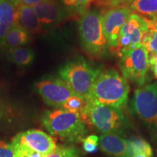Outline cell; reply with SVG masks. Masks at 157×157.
Returning <instances> with one entry per match:
<instances>
[{
	"instance_id": "1",
	"label": "cell",
	"mask_w": 157,
	"mask_h": 157,
	"mask_svg": "<svg viewBox=\"0 0 157 157\" xmlns=\"http://www.w3.org/2000/svg\"><path fill=\"white\" fill-rule=\"evenodd\" d=\"M129 86L114 69L101 71L94 82L88 101L121 109L127 104Z\"/></svg>"
},
{
	"instance_id": "2",
	"label": "cell",
	"mask_w": 157,
	"mask_h": 157,
	"mask_svg": "<svg viewBox=\"0 0 157 157\" xmlns=\"http://www.w3.org/2000/svg\"><path fill=\"white\" fill-rule=\"evenodd\" d=\"M41 119L50 135L66 143H80L87 137V125L78 113L56 109L45 111Z\"/></svg>"
},
{
	"instance_id": "3",
	"label": "cell",
	"mask_w": 157,
	"mask_h": 157,
	"mask_svg": "<svg viewBox=\"0 0 157 157\" xmlns=\"http://www.w3.org/2000/svg\"><path fill=\"white\" fill-rule=\"evenodd\" d=\"M80 116L86 124L102 134L113 133L122 136L129 127L128 120L121 109L88 101Z\"/></svg>"
},
{
	"instance_id": "4",
	"label": "cell",
	"mask_w": 157,
	"mask_h": 157,
	"mask_svg": "<svg viewBox=\"0 0 157 157\" xmlns=\"http://www.w3.org/2000/svg\"><path fill=\"white\" fill-rule=\"evenodd\" d=\"M101 73L83 58H78L66 63L59 71L60 78L68 84L76 96L89 99L92 87Z\"/></svg>"
},
{
	"instance_id": "5",
	"label": "cell",
	"mask_w": 157,
	"mask_h": 157,
	"mask_svg": "<svg viewBox=\"0 0 157 157\" xmlns=\"http://www.w3.org/2000/svg\"><path fill=\"white\" fill-rule=\"evenodd\" d=\"M78 29L82 48L88 54L101 57L109 48L101 25V15L97 10H88L78 21Z\"/></svg>"
},
{
	"instance_id": "6",
	"label": "cell",
	"mask_w": 157,
	"mask_h": 157,
	"mask_svg": "<svg viewBox=\"0 0 157 157\" xmlns=\"http://www.w3.org/2000/svg\"><path fill=\"white\" fill-rule=\"evenodd\" d=\"M131 105L148 129L151 140L157 143V82L137 88Z\"/></svg>"
},
{
	"instance_id": "7",
	"label": "cell",
	"mask_w": 157,
	"mask_h": 157,
	"mask_svg": "<svg viewBox=\"0 0 157 157\" xmlns=\"http://www.w3.org/2000/svg\"><path fill=\"white\" fill-rule=\"evenodd\" d=\"M119 67L126 79L139 87L144 85L149 68L146 48L139 47L124 52L119 57Z\"/></svg>"
},
{
	"instance_id": "8",
	"label": "cell",
	"mask_w": 157,
	"mask_h": 157,
	"mask_svg": "<svg viewBox=\"0 0 157 157\" xmlns=\"http://www.w3.org/2000/svg\"><path fill=\"white\" fill-rule=\"evenodd\" d=\"M132 13V11L127 6L106 8L101 13L103 35L106 39L109 48L113 52L117 46L121 27Z\"/></svg>"
},
{
	"instance_id": "9",
	"label": "cell",
	"mask_w": 157,
	"mask_h": 157,
	"mask_svg": "<svg viewBox=\"0 0 157 157\" xmlns=\"http://www.w3.org/2000/svg\"><path fill=\"white\" fill-rule=\"evenodd\" d=\"M36 88L44 103L55 109H61L68 98L75 95L61 78H44L37 82Z\"/></svg>"
},
{
	"instance_id": "10",
	"label": "cell",
	"mask_w": 157,
	"mask_h": 157,
	"mask_svg": "<svg viewBox=\"0 0 157 157\" xmlns=\"http://www.w3.org/2000/svg\"><path fill=\"white\" fill-rule=\"evenodd\" d=\"M11 143H23L46 156L52 154L57 147L54 137L39 129H29L20 132L13 137Z\"/></svg>"
},
{
	"instance_id": "11",
	"label": "cell",
	"mask_w": 157,
	"mask_h": 157,
	"mask_svg": "<svg viewBox=\"0 0 157 157\" xmlns=\"http://www.w3.org/2000/svg\"><path fill=\"white\" fill-rule=\"evenodd\" d=\"M32 7L42 26L58 25L73 15L56 0H46Z\"/></svg>"
},
{
	"instance_id": "12",
	"label": "cell",
	"mask_w": 157,
	"mask_h": 157,
	"mask_svg": "<svg viewBox=\"0 0 157 157\" xmlns=\"http://www.w3.org/2000/svg\"><path fill=\"white\" fill-rule=\"evenodd\" d=\"M99 146L104 153L113 157H132L128 140L119 135L102 134L99 137Z\"/></svg>"
},
{
	"instance_id": "13",
	"label": "cell",
	"mask_w": 157,
	"mask_h": 157,
	"mask_svg": "<svg viewBox=\"0 0 157 157\" xmlns=\"http://www.w3.org/2000/svg\"><path fill=\"white\" fill-rule=\"evenodd\" d=\"M18 3L16 0H0V46L10 29L17 23Z\"/></svg>"
},
{
	"instance_id": "14",
	"label": "cell",
	"mask_w": 157,
	"mask_h": 157,
	"mask_svg": "<svg viewBox=\"0 0 157 157\" xmlns=\"http://www.w3.org/2000/svg\"><path fill=\"white\" fill-rule=\"evenodd\" d=\"M17 23L30 34H33L40 33L43 27L34 9L31 6L18 5Z\"/></svg>"
},
{
	"instance_id": "15",
	"label": "cell",
	"mask_w": 157,
	"mask_h": 157,
	"mask_svg": "<svg viewBox=\"0 0 157 157\" xmlns=\"http://www.w3.org/2000/svg\"><path fill=\"white\" fill-rule=\"evenodd\" d=\"M31 34L21 25L16 23L10 29L4 39L2 47L9 49L23 47L28 44Z\"/></svg>"
},
{
	"instance_id": "16",
	"label": "cell",
	"mask_w": 157,
	"mask_h": 157,
	"mask_svg": "<svg viewBox=\"0 0 157 157\" xmlns=\"http://www.w3.org/2000/svg\"><path fill=\"white\" fill-rule=\"evenodd\" d=\"M129 8L148 21H157V0H134Z\"/></svg>"
},
{
	"instance_id": "17",
	"label": "cell",
	"mask_w": 157,
	"mask_h": 157,
	"mask_svg": "<svg viewBox=\"0 0 157 157\" xmlns=\"http://www.w3.org/2000/svg\"><path fill=\"white\" fill-rule=\"evenodd\" d=\"M8 56L11 61L20 66H27L32 63L35 58V52L30 48L20 47L8 50Z\"/></svg>"
},
{
	"instance_id": "18",
	"label": "cell",
	"mask_w": 157,
	"mask_h": 157,
	"mask_svg": "<svg viewBox=\"0 0 157 157\" xmlns=\"http://www.w3.org/2000/svg\"><path fill=\"white\" fill-rule=\"evenodd\" d=\"M129 151L132 156L136 154H142L148 157L153 156L152 148L150 144L142 138L133 137L128 140Z\"/></svg>"
},
{
	"instance_id": "19",
	"label": "cell",
	"mask_w": 157,
	"mask_h": 157,
	"mask_svg": "<svg viewBox=\"0 0 157 157\" xmlns=\"http://www.w3.org/2000/svg\"><path fill=\"white\" fill-rule=\"evenodd\" d=\"M60 4L64 6L71 14L82 15L87 11L90 4L93 0H59Z\"/></svg>"
},
{
	"instance_id": "20",
	"label": "cell",
	"mask_w": 157,
	"mask_h": 157,
	"mask_svg": "<svg viewBox=\"0 0 157 157\" xmlns=\"http://www.w3.org/2000/svg\"><path fill=\"white\" fill-rule=\"evenodd\" d=\"M87 104V100H84L83 98L78 97V96L73 95L65 102L63 105L60 109L70 111V112L78 113L80 115L85 109Z\"/></svg>"
},
{
	"instance_id": "21",
	"label": "cell",
	"mask_w": 157,
	"mask_h": 157,
	"mask_svg": "<svg viewBox=\"0 0 157 157\" xmlns=\"http://www.w3.org/2000/svg\"><path fill=\"white\" fill-rule=\"evenodd\" d=\"M14 149L15 157H46L23 143H10Z\"/></svg>"
},
{
	"instance_id": "22",
	"label": "cell",
	"mask_w": 157,
	"mask_h": 157,
	"mask_svg": "<svg viewBox=\"0 0 157 157\" xmlns=\"http://www.w3.org/2000/svg\"><path fill=\"white\" fill-rule=\"evenodd\" d=\"M79 149L74 146H58L52 154L46 157H79Z\"/></svg>"
},
{
	"instance_id": "23",
	"label": "cell",
	"mask_w": 157,
	"mask_h": 157,
	"mask_svg": "<svg viewBox=\"0 0 157 157\" xmlns=\"http://www.w3.org/2000/svg\"><path fill=\"white\" fill-rule=\"evenodd\" d=\"M83 148L87 153H93L98 150L99 146V137L97 135H89L82 140Z\"/></svg>"
},
{
	"instance_id": "24",
	"label": "cell",
	"mask_w": 157,
	"mask_h": 157,
	"mask_svg": "<svg viewBox=\"0 0 157 157\" xmlns=\"http://www.w3.org/2000/svg\"><path fill=\"white\" fill-rule=\"evenodd\" d=\"M134 0H98L97 4L101 7L105 8L120 7V6H127L132 4Z\"/></svg>"
},
{
	"instance_id": "25",
	"label": "cell",
	"mask_w": 157,
	"mask_h": 157,
	"mask_svg": "<svg viewBox=\"0 0 157 157\" xmlns=\"http://www.w3.org/2000/svg\"><path fill=\"white\" fill-rule=\"evenodd\" d=\"M0 157H15L14 149L11 144L0 140Z\"/></svg>"
},
{
	"instance_id": "26",
	"label": "cell",
	"mask_w": 157,
	"mask_h": 157,
	"mask_svg": "<svg viewBox=\"0 0 157 157\" xmlns=\"http://www.w3.org/2000/svg\"><path fill=\"white\" fill-rule=\"evenodd\" d=\"M154 33L155 31L151 30H148L146 32L143 33L140 41V46L146 48L148 43L152 40L153 37L154 36Z\"/></svg>"
},
{
	"instance_id": "27",
	"label": "cell",
	"mask_w": 157,
	"mask_h": 157,
	"mask_svg": "<svg viewBox=\"0 0 157 157\" xmlns=\"http://www.w3.org/2000/svg\"><path fill=\"white\" fill-rule=\"evenodd\" d=\"M148 54H157V31H155L152 40L146 47Z\"/></svg>"
},
{
	"instance_id": "28",
	"label": "cell",
	"mask_w": 157,
	"mask_h": 157,
	"mask_svg": "<svg viewBox=\"0 0 157 157\" xmlns=\"http://www.w3.org/2000/svg\"><path fill=\"white\" fill-rule=\"evenodd\" d=\"M16 1L18 3V5L33 7V6H35L39 3L46 1V0H16Z\"/></svg>"
},
{
	"instance_id": "29",
	"label": "cell",
	"mask_w": 157,
	"mask_h": 157,
	"mask_svg": "<svg viewBox=\"0 0 157 157\" xmlns=\"http://www.w3.org/2000/svg\"><path fill=\"white\" fill-rule=\"evenodd\" d=\"M148 30L157 31V21H148Z\"/></svg>"
},
{
	"instance_id": "30",
	"label": "cell",
	"mask_w": 157,
	"mask_h": 157,
	"mask_svg": "<svg viewBox=\"0 0 157 157\" xmlns=\"http://www.w3.org/2000/svg\"><path fill=\"white\" fill-rule=\"evenodd\" d=\"M149 68H150L151 70L152 71L155 78L157 79V63H154L153 65H151V66H149Z\"/></svg>"
},
{
	"instance_id": "31",
	"label": "cell",
	"mask_w": 157,
	"mask_h": 157,
	"mask_svg": "<svg viewBox=\"0 0 157 157\" xmlns=\"http://www.w3.org/2000/svg\"><path fill=\"white\" fill-rule=\"evenodd\" d=\"M6 116L5 110H0V121L2 120V119Z\"/></svg>"
},
{
	"instance_id": "32",
	"label": "cell",
	"mask_w": 157,
	"mask_h": 157,
	"mask_svg": "<svg viewBox=\"0 0 157 157\" xmlns=\"http://www.w3.org/2000/svg\"><path fill=\"white\" fill-rule=\"evenodd\" d=\"M132 157H148L147 156H145V155H142V154H136V155H133Z\"/></svg>"
},
{
	"instance_id": "33",
	"label": "cell",
	"mask_w": 157,
	"mask_h": 157,
	"mask_svg": "<svg viewBox=\"0 0 157 157\" xmlns=\"http://www.w3.org/2000/svg\"><path fill=\"white\" fill-rule=\"evenodd\" d=\"M0 110H5V108L1 101H0Z\"/></svg>"
}]
</instances>
